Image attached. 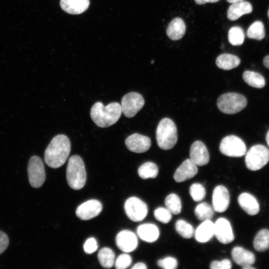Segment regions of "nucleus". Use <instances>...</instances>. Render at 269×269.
Listing matches in <instances>:
<instances>
[{
  "label": "nucleus",
  "mask_w": 269,
  "mask_h": 269,
  "mask_svg": "<svg viewBox=\"0 0 269 269\" xmlns=\"http://www.w3.org/2000/svg\"><path fill=\"white\" fill-rule=\"evenodd\" d=\"M243 269H254L255 268L251 266V265H246L242 267Z\"/></svg>",
  "instance_id": "nucleus-45"
},
{
  "label": "nucleus",
  "mask_w": 269,
  "mask_h": 269,
  "mask_svg": "<svg viewBox=\"0 0 269 269\" xmlns=\"http://www.w3.org/2000/svg\"><path fill=\"white\" fill-rule=\"evenodd\" d=\"M240 58L231 54L224 53L218 56L216 60L217 66L220 69L229 70L238 67L240 64Z\"/></svg>",
  "instance_id": "nucleus-25"
},
{
  "label": "nucleus",
  "mask_w": 269,
  "mask_h": 269,
  "mask_svg": "<svg viewBox=\"0 0 269 269\" xmlns=\"http://www.w3.org/2000/svg\"><path fill=\"white\" fill-rule=\"evenodd\" d=\"M175 227L176 232L183 238L190 239L194 234L195 231L193 226L184 220H178Z\"/></svg>",
  "instance_id": "nucleus-34"
},
{
  "label": "nucleus",
  "mask_w": 269,
  "mask_h": 269,
  "mask_svg": "<svg viewBox=\"0 0 269 269\" xmlns=\"http://www.w3.org/2000/svg\"><path fill=\"white\" fill-rule=\"evenodd\" d=\"M247 36L249 38L261 40L265 36V30L263 23L261 21H256L249 27Z\"/></svg>",
  "instance_id": "nucleus-31"
},
{
  "label": "nucleus",
  "mask_w": 269,
  "mask_h": 269,
  "mask_svg": "<svg viewBox=\"0 0 269 269\" xmlns=\"http://www.w3.org/2000/svg\"><path fill=\"white\" fill-rule=\"evenodd\" d=\"M98 245L96 240L93 237L88 239L85 242L83 248L87 254H92L98 249Z\"/></svg>",
  "instance_id": "nucleus-40"
},
{
  "label": "nucleus",
  "mask_w": 269,
  "mask_h": 269,
  "mask_svg": "<svg viewBox=\"0 0 269 269\" xmlns=\"http://www.w3.org/2000/svg\"><path fill=\"white\" fill-rule=\"evenodd\" d=\"M139 176L143 179L155 178L158 173V168L152 162L147 161L142 164L138 168Z\"/></svg>",
  "instance_id": "nucleus-29"
},
{
  "label": "nucleus",
  "mask_w": 269,
  "mask_h": 269,
  "mask_svg": "<svg viewBox=\"0 0 269 269\" xmlns=\"http://www.w3.org/2000/svg\"><path fill=\"white\" fill-rule=\"evenodd\" d=\"M197 172V165L190 158L187 159L177 168L173 178L176 182L180 183L193 178Z\"/></svg>",
  "instance_id": "nucleus-17"
},
{
  "label": "nucleus",
  "mask_w": 269,
  "mask_h": 269,
  "mask_svg": "<svg viewBox=\"0 0 269 269\" xmlns=\"http://www.w3.org/2000/svg\"><path fill=\"white\" fill-rule=\"evenodd\" d=\"M89 0H60L61 8L71 14H79L85 11L89 7Z\"/></svg>",
  "instance_id": "nucleus-18"
},
{
  "label": "nucleus",
  "mask_w": 269,
  "mask_h": 269,
  "mask_svg": "<svg viewBox=\"0 0 269 269\" xmlns=\"http://www.w3.org/2000/svg\"><path fill=\"white\" fill-rule=\"evenodd\" d=\"M215 234L221 243L227 244L234 240V235L229 221L225 218L218 219L214 223Z\"/></svg>",
  "instance_id": "nucleus-12"
},
{
  "label": "nucleus",
  "mask_w": 269,
  "mask_h": 269,
  "mask_svg": "<svg viewBox=\"0 0 269 269\" xmlns=\"http://www.w3.org/2000/svg\"><path fill=\"white\" fill-rule=\"evenodd\" d=\"M166 208L172 213L177 215L181 211V202L179 196L174 193L169 194L165 199Z\"/></svg>",
  "instance_id": "nucleus-32"
},
{
  "label": "nucleus",
  "mask_w": 269,
  "mask_h": 269,
  "mask_svg": "<svg viewBox=\"0 0 269 269\" xmlns=\"http://www.w3.org/2000/svg\"><path fill=\"white\" fill-rule=\"evenodd\" d=\"M116 242L119 249L125 253L133 252L135 250L138 245L135 234L128 230L121 231L118 234Z\"/></svg>",
  "instance_id": "nucleus-15"
},
{
  "label": "nucleus",
  "mask_w": 269,
  "mask_h": 269,
  "mask_svg": "<svg viewBox=\"0 0 269 269\" xmlns=\"http://www.w3.org/2000/svg\"><path fill=\"white\" fill-rule=\"evenodd\" d=\"M251 4L247 1L232 3L227 10V17L230 20H236L242 15L252 12Z\"/></svg>",
  "instance_id": "nucleus-22"
},
{
  "label": "nucleus",
  "mask_w": 269,
  "mask_h": 269,
  "mask_svg": "<svg viewBox=\"0 0 269 269\" xmlns=\"http://www.w3.org/2000/svg\"><path fill=\"white\" fill-rule=\"evenodd\" d=\"M124 208L128 217L134 222L142 221L148 213L146 204L136 197H131L127 199Z\"/></svg>",
  "instance_id": "nucleus-9"
},
{
  "label": "nucleus",
  "mask_w": 269,
  "mask_h": 269,
  "mask_svg": "<svg viewBox=\"0 0 269 269\" xmlns=\"http://www.w3.org/2000/svg\"><path fill=\"white\" fill-rule=\"evenodd\" d=\"M131 257L128 254H122L115 261V268L117 269H125L132 264Z\"/></svg>",
  "instance_id": "nucleus-37"
},
{
  "label": "nucleus",
  "mask_w": 269,
  "mask_h": 269,
  "mask_svg": "<svg viewBox=\"0 0 269 269\" xmlns=\"http://www.w3.org/2000/svg\"><path fill=\"white\" fill-rule=\"evenodd\" d=\"M102 210L101 203L99 200L91 199L80 205L76 209V214L82 220H88L99 215Z\"/></svg>",
  "instance_id": "nucleus-11"
},
{
  "label": "nucleus",
  "mask_w": 269,
  "mask_h": 269,
  "mask_svg": "<svg viewBox=\"0 0 269 269\" xmlns=\"http://www.w3.org/2000/svg\"><path fill=\"white\" fill-rule=\"evenodd\" d=\"M190 196L194 201H202L206 195L204 187L201 184L195 183L191 185L189 189Z\"/></svg>",
  "instance_id": "nucleus-35"
},
{
  "label": "nucleus",
  "mask_w": 269,
  "mask_h": 269,
  "mask_svg": "<svg viewBox=\"0 0 269 269\" xmlns=\"http://www.w3.org/2000/svg\"><path fill=\"white\" fill-rule=\"evenodd\" d=\"M195 2L198 4H203L206 3H215L220 0H194Z\"/></svg>",
  "instance_id": "nucleus-43"
},
{
  "label": "nucleus",
  "mask_w": 269,
  "mask_h": 269,
  "mask_svg": "<svg viewBox=\"0 0 269 269\" xmlns=\"http://www.w3.org/2000/svg\"><path fill=\"white\" fill-rule=\"evenodd\" d=\"M66 179L69 186L74 190L82 188L86 181V172L84 161L77 155L69 158L66 168Z\"/></svg>",
  "instance_id": "nucleus-3"
},
{
  "label": "nucleus",
  "mask_w": 269,
  "mask_h": 269,
  "mask_svg": "<svg viewBox=\"0 0 269 269\" xmlns=\"http://www.w3.org/2000/svg\"><path fill=\"white\" fill-rule=\"evenodd\" d=\"M156 138L158 146L162 149H170L175 145L178 134L173 121L165 118L159 122L156 131Z\"/></svg>",
  "instance_id": "nucleus-4"
},
{
  "label": "nucleus",
  "mask_w": 269,
  "mask_h": 269,
  "mask_svg": "<svg viewBox=\"0 0 269 269\" xmlns=\"http://www.w3.org/2000/svg\"><path fill=\"white\" fill-rule=\"evenodd\" d=\"M154 216L157 220L164 224L169 223L172 219V213L164 207L156 208L154 211Z\"/></svg>",
  "instance_id": "nucleus-36"
},
{
  "label": "nucleus",
  "mask_w": 269,
  "mask_h": 269,
  "mask_svg": "<svg viewBox=\"0 0 269 269\" xmlns=\"http://www.w3.org/2000/svg\"><path fill=\"white\" fill-rule=\"evenodd\" d=\"M211 269H230L232 268L231 261L227 259H223L220 261H214L210 265Z\"/></svg>",
  "instance_id": "nucleus-39"
},
{
  "label": "nucleus",
  "mask_w": 269,
  "mask_h": 269,
  "mask_svg": "<svg viewBox=\"0 0 269 269\" xmlns=\"http://www.w3.org/2000/svg\"><path fill=\"white\" fill-rule=\"evenodd\" d=\"M157 265L164 269H175L178 266L177 260L172 257H167L157 261Z\"/></svg>",
  "instance_id": "nucleus-38"
},
{
  "label": "nucleus",
  "mask_w": 269,
  "mask_h": 269,
  "mask_svg": "<svg viewBox=\"0 0 269 269\" xmlns=\"http://www.w3.org/2000/svg\"><path fill=\"white\" fill-rule=\"evenodd\" d=\"M240 207L249 215H255L260 211V205L257 199L247 192L241 194L238 199Z\"/></svg>",
  "instance_id": "nucleus-19"
},
{
  "label": "nucleus",
  "mask_w": 269,
  "mask_h": 269,
  "mask_svg": "<svg viewBox=\"0 0 269 269\" xmlns=\"http://www.w3.org/2000/svg\"><path fill=\"white\" fill-rule=\"evenodd\" d=\"M269 161V150L264 145H254L246 152L245 163L247 167L251 170L261 169Z\"/></svg>",
  "instance_id": "nucleus-6"
},
{
  "label": "nucleus",
  "mask_w": 269,
  "mask_h": 269,
  "mask_svg": "<svg viewBox=\"0 0 269 269\" xmlns=\"http://www.w3.org/2000/svg\"><path fill=\"white\" fill-rule=\"evenodd\" d=\"M230 195L228 189L223 185H218L214 188L212 194V205L214 210L222 213L228 208Z\"/></svg>",
  "instance_id": "nucleus-13"
},
{
  "label": "nucleus",
  "mask_w": 269,
  "mask_h": 269,
  "mask_svg": "<svg viewBox=\"0 0 269 269\" xmlns=\"http://www.w3.org/2000/svg\"><path fill=\"white\" fill-rule=\"evenodd\" d=\"M122 113L121 105L112 102L105 106L98 102L92 107L90 116L95 124L101 128H107L115 124Z\"/></svg>",
  "instance_id": "nucleus-2"
},
{
  "label": "nucleus",
  "mask_w": 269,
  "mask_h": 269,
  "mask_svg": "<svg viewBox=\"0 0 269 269\" xmlns=\"http://www.w3.org/2000/svg\"><path fill=\"white\" fill-rule=\"evenodd\" d=\"M243 78L247 84L254 88H262L266 84L264 77L254 71H245L243 74Z\"/></svg>",
  "instance_id": "nucleus-27"
},
{
  "label": "nucleus",
  "mask_w": 269,
  "mask_h": 269,
  "mask_svg": "<svg viewBox=\"0 0 269 269\" xmlns=\"http://www.w3.org/2000/svg\"><path fill=\"white\" fill-rule=\"evenodd\" d=\"M213 207L206 202L199 204L195 209L196 217L201 221L211 220L214 215Z\"/></svg>",
  "instance_id": "nucleus-30"
},
{
  "label": "nucleus",
  "mask_w": 269,
  "mask_h": 269,
  "mask_svg": "<svg viewBox=\"0 0 269 269\" xmlns=\"http://www.w3.org/2000/svg\"><path fill=\"white\" fill-rule=\"evenodd\" d=\"M70 149V141L66 135L62 134L56 135L45 149L44 160L46 164L53 168L61 166L66 162Z\"/></svg>",
  "instance_id": "nucleus-1"
},
{
  "label": "nucleus",
  "mask_w": 269,
  "mask_h": 269,
  "mask_svg": "<svg viewBox=\"0 0 269 269\" xmlns=\"http://www.w3.org/2000/svg\"><path fill=\"white\" fill-rule=\"evenodd\" d=\"M136 232L142 240L148 243L156 241L159 236L158 227L152 223H145L139 225L137 228Z\"/></svg>",
  "instance_id": "nucleus-23"
},
{
  "label": "nucleus",
  "mask_w": 269,
  "mask_h": 269,
  "mask_svg": "<svg viewBox=\"0 0 269 269\" xmlns=\"http://www.w3.org/2000/svg\"><path fill=\"white\" fill-rule=\"evenodd\" d=\"M247 104L246 98L237 93H227L221 95L217 101L220 111L227 114H234L243 110Z\"/></svg>",
  "instance_id": "nucleus-5"
},
{
  "label": "nucleus",
  "mask_w": 269,
  "mask_h": 269,
  "mask_svg": "<svg viewBox=\"0 0 269 269\" xmlns=\"http://www.w3.org/2000/svg\"><path fill=\"white\" fill-rule=\"evenodd\" d=\"M144 104L143 97L138 93L133 92L123 97L121 106L124 115L127 118H132L141 109Z\"/></svg>",
  "instance_id": "nucleus-10"
},
{
  "label": "nucleus",
  "mask_w": 269,
  "mask_h": 269,
  "mask_svg": "<svg viewBox=\"0 0 269 269\" xmlns=\"http://www.w3.org/2000/svg\"><path fill=\"white\" fill-rule=\"evenodd\" d=\"M228 2L233 3L237 2L243 1L244 0H226Z\"/></svg>",
  "instance_id": "nucleus-46"
},
{
  "label": "nucleus",
  "mask_w": 269,
  "mask_h": 269,
  "mask_svg": "<svg viewBox=\"0 0 269 269\" xmlns=\"http://www.w3.org/2000/svg\"><path fill=\"white\" fill-rule=\"evenodd\" d=\"M254 247L258 252L269 249V230L262 229L257 234L254 240Z\"/></svg>",
  "instance_id": "nucleus-26"
},
{
  "label": "nucleus",
  "mask_w": 269,
  "mask_h": 269,
  "mask_svg": "<svg viewBox=\"0 0 269 269\" xmlns=\"http://www.w3.org/2000/svg\"><path fill=\"white\" fill-rule=\"evenodd\" d=\"M214 234V223L211 220L203 221L194 232L195 239L201 243L210 241Z\"/></svg>",
  "instance_id": "nucleus-20"
},
{
  "label": "nucleus",
  "mask_w": 269,
  "mask_h": 269,
  "mask_svg": "<svg viewBox=\"0 0 269 269\" xmlns=\"http://www.w3.org/2000/svg\"><path fill=\"white\" fill-rule=\"evenodd\" d=\"M219 149L221 152L230 157H241L247 152L246 145L244 141L239 137L228 135L221 140Z\"/></svg>",
  "instance_id": "nucleus-7"
},
{
  "label": "nucleus",
  "mask_w": 269,
  "mask_h": 269,
  "mask_svg": "<svg viewBox=\"0 0 269 269\" xmlns=\"http://www.w3.org/2000/svg\"><path fill=\"white\" fill-rule=\"evenodd\" d=\"M266 141L268 144V145L269 146V130L268 132L267 135H266Z\"/></svg>",
  "instance_id": "nucleus-47"
},
{
  "label": "nucleus",
  "mask_w": 269,
  "mask_h": 269,
  "mask_svg": "<svg viewBox=\"0 0 269 269\" xmlns=\"http://www.w3.org/2000/svg\"><path fill=\"white\" fill-rule=\"evenodd\" d=\"M98 258L101 265L104 268L110 269L115 264V253L112 249L107 247L103 248L100 250Z\"/></svg>",
  "instance_id": "nucleus-28"
},
{
  "label": "nucleus",
  "mask_w": 269,
  "mask_h": 269,
  "mask_svg": "<svg viewBox=\"0 0 269 269\" xmlns=\"http://www.w3.org/2000/svg\"><path fill=\"white\" fill-rule=\"evenodd\" d=\"M263 64L266 68L269 69V55L265 57L263 60Z\"/></svg>",
  "instance_id": "nucleus-44"
},
{
  "label": "nucleus",
  "mask_w": 269,
  "mask_h": 269,
  "mask_svg": "<svg viewBox=\"0 0 269 269\" xmlns=\"http://www.w3.org/2000/svg\"><path fill=\"white\" fill-rule=\"evenodd\" d=\"M228 37L229 42L232 45H241L245 39L244 32L240 26H233L228 31Z\"/></svg>",
  "instance_id": "nucleus-33"
},
{
  "label": "nucleus",
  "mask_w": 269,
  "mask_h": 269,
  "mask_svg": "<svg viewBox=\"0 0 269 269\" xmlns=\"http://www.w3.org/2000/svg\"><path fill=\"white\" fill-rule=\"evenodd\" d=\"M28 179L30 185L35 188L41 187L46 179L43 162L36 155L30 157L27 166Z\"/></svg>",
  "instance_id": "nucleus-8"
},
{
  "label": "nucleus",
  "mask_w": 269,
  "mask_h": 269,
  "mask_svg": "<svg viewBox=\"0 0 269 269\" xmlns=\"http://www.w3.org/2000/svg\"><path fill=\"white\" fill-rule=\"evenodd\" d=\"M186 26L184 21L179 17L174 18L168 24L166 34L172 40L180 39L184 35Z\"/></svg>",
  "instance_id": "nucleus-24"
},
{
  "label": "nucleus",
  "mask_w": 269,
  "mask_h": 269,
  "mask_svg": "<svg viewBox=\"0 0 269 269\" xmlns=\"http://www.w3.org/2000/svg\"><path fill=\"white\" fill-rule=\"evenodd\" d=\"M150 139L137 133L129 136L125 140L127 147L135 153H143L147 151L151 146Z\"/></svg>",
  "instance_id": "nucleus-14"
},
{
  "label": "nucleus",
  "mask_w": 269,
  "mask_h": 269,
  "mask_svg": "<svg viewBox=\"0 0 269 269\" xmlns=\"http://www.w3.org/2000/svg\"><path fill=\"white\" fill-rule=\"evenodd\" d=\"M9 244V239L7 235L0 230V255L6 249Z\"/></svg>",
  "instance_id": "nucleus-41"
},
{
  "label": "nucleus",
  "mask_w": 269,
  "mask_h": 269,
  "mask_svg": "<svg viewBox=\"0 0 269 269\" xmlns=\"http://www.w3.org/2000/svg\"><path fill=\"white\" fill-rule=\"evenodd\" d=\"M231 255L233 261L241 267L252 265L256 261L255 256L252 252L239 246L233 249Z\"/></svg>",
  "instance_id": "nucleus-21"
},
{
  "label": "nucleus",
  "mask_w": 269,
  "mask_h": 269,
  "mask_svg": "<svg viewBox=\"0 0 269 269\" xmlns=\"http://www.w3.org/2000/svg\"><path fill=\"white\" fill-rule=\"evenodd\" d=\"M268 17L269 18V10H268Z\"/></svg>",
  "instance_id": "nucleus-48"
},
{
  "label": "nucleus",
  "mask_w": 269,
  "mask_h": 269,
  "mask_svg": "<svg viewBox=\"0 0 269 269\" xmlns=\"http://www.w3.org/2000/svg\"><path fill=\"white\" fill-rule=\"evenodd\" d=\"M190 159L197 166L205 165L209 162V152L202 141L197 140L192 143L190 149Z\"/></svg>",
  "instance_id": "nucleus-16"
},
{
  "label": "nucleus",
  "mask_w": 269,
  "mask_h": 269,
  "mask_svg": "<svg viewBox=\"0 0 269 269\" xmlns=\"http://www.w3.org/2000/svg\"><path fill=\"white\" fill-rule=\"evenodd\" d=\"M132 269H147V267L143 263L139 262L135 264L134 265V266L132 267Z\"/></svg>",
  "instance_id": "nucleus-42"
}]
</instances>
